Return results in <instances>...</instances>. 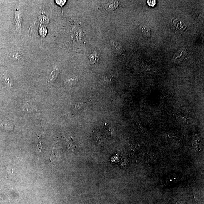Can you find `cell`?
<instances>
[{
  "mask_svg": "<svg viewBox=\"0 0 204 204\" xmlns=\"http://www.w3.org/2000/svg\"><path fill=\"white\" fill-rule=\"evenodd\" d=\"M78 79L76 76H71L68 77L65 80V83L66 85L72 86L75 85L78 81Z\"/></svg>",
  "mask_w": 204,
  "mask_h": 204,
  "instance_id": "9",
  "label": "cell"
},
{
  "mask_svg": "<svg viewBox=\"0 0 204 204\" xmlns=\"http://www.w3.org/2000/svg\"><path fill=\"white\" fill-rule=\"evenodd\" d=\"M173 28L176 34L180 35L184 32L185 30L187 28V26L185 25L182 21L179 19H175L172 22Z\"/></svg>",
  "mask_w": 204,
  "mask_h": 204,
  "instance_id": "3",
  "label": "cell"
},
{
  "mask_svg": "<svg viewBox=\"0 0 204 204\" xmlns=\"http://www.w3.org/2000/svg\"><path fill=\"white\" fill-rule=\"evenodd\" d=\"M22 111L27 113H32L38 111L36 107L29 104H26L22 107Z\"/></svg>",
  "mask_w": 204,
  "mask_h": 204,
  "instance_id": "8",
  "label": "cell"
},
{
  "mask_svg": "<svg viewBox=\"0 0 204 204\" xmlns=\"http://www.w3.org/2000/svg\"><path fill=\"white\" fill-rule=\"evenodd\" d=\"M183 204L182 203H181V204Z\"/></svg>",
  "mask_w": 204,
  "mask_h": 204,
  "instance_id": "22",
  "label": "cell"
},
{
  "mask_svg": "<svg viewBox=\"0 0 204 204\" xmlns=\"http://www.w3.org/2000/svg\"><path fill=\"white\" fill-rule=\"evenodd\" d=\"M95 136L96 140H97V143H98V144H100L101 143V138L100 137H99V136H98V134H96V133H95Z\"/></svg>",
  "mask_w": 204,
  "mask_h": 204,
  "instance_id": "20",
  "label": "cell"
},
{
  "mask_svg": "<svg viewBox=\"0 0 204 204\" xmlns=\"http://www.w3.org/2000/svg\"><path fill=\"white\" fill-rule=\"evenodd\" d=\"M98 60V55L97 54V52L95 51H94V52L92 54L89 56V63L91 64H93L97 62V60Z\"/></svg>",
  "mask_w": 204,
  "mask_h": 204,
  "instance_id": "12",
  "label": "cell"
},
{
  "mask_svg": "<svg viewBox=\"0 0 204 204\" xmlns=\"http://www.w3.org/2000/svg\"><path fill=\"white\" fill-rule=\"evenodd\" d=\"M0 127L7 130H13L14 126L11 123L8 121L0 122Z\"/></svg>",
  "mask_w": 204,
  "mask_h": 204,
  "instance_id": "11",
  "label": "cell"
},
{
  "mask_svg": "<svg viewBox=\"0 0 204 204\" xmlns=\"http://www.w3.org/2000/svg\"><path fill=\"white\" fill-rule=\"evenodd\" d=\"M38 19L41 25H47L49 23V18L44 13H41L38 15Z\"/></svg>",
  "mask_w": 204,
  "mask_h": 204,
  "instance_id": "7",
  "label": "cell"
},
{
  "mask_svg": "<svg viewBox=\"0 0 204 204\" xmlns=\"http://www.w3.org/2000/svg\"><path fill=\"white\" fill-rule=\"evenodd\" d=\"M60 72V68L57 66H54L50 72L47 75V82L49 83H52L56 79Z\"/></svg>",
  "mask_w": 204,
  "mask_h": 204,
  "instance_id": "4",
  "label": "cell"
},
{
  "mask_svg": "<svg viewBox=\"0 0 204 204\" xmlns=\"http://www.w3.org/2000/svg\"><path fill=\"white\" fill-rule=\"evenodd\" d=\"M7 55L10 60L16 62L22 61L24 57V53L23 52L15 50L9 51L7 53Z\"/></svg>",
  "mask_w": 204,
  "mask_h": 204,
  "instance_id": "2",
  "label": "cell"
},
{
  "mask_svg": "<svg viewBox=\"0 0 204 204\" xmlns=\"http://www.w3.org/2000/svg\"><path fill=\"white\" fill-rule=\"evenodd\" d=\"M118 2L117 1H109L105 5V9L108 11H111L115 10L118 6Z\"/></svg>",
  "mask_w": 204,
  "mask_h": 204,
  "instance_id": "6",
  "label": "cell"
},
{
  "mask_svg": "<svg viewBox=\"0 0 204 204\" xmlns=\"http://www.w3.org/2000/svg\"><path fill=\"white\" fill-rule=\"evenodd\" d=\"M15 25L16 32L19 34H22L21 26L23 19V13L21 9H17L15 12Z\"/></svg>",
  "mask_w": 204,
  "mask_h": 204,
  "instance_id": "1",
  "label": "cell"
},
{
  "mask_svg": "<svg viewBox=\"0 0 204 204\" xmlns=\"http://www.w3.org/2000/svg\"><path fill=\"white\" fill-rule=\"evenodd\" d=\"M148 2L149 3V5L152 7H154L156 3L155 1H148Z\"/></svg>",
  "mask_w": 204,
  "mask_h": 204,
  "instance_id": "21",
  "label": "cell"
},
{
  "mask_svg": "<svg viewBox=\"0 0 204 204\" xmlns=\"http://www.w3.org/2000/svg\"><path fill=\"white\" fill-rule=\"evenodd\" d=\"M39 34L42 37H45L47 34V28L43 25H40L39 28Z\"/></svg>",
  "mask_w": 204,
  "mask_h": 204,
  "instance_id": "14",
  "label": "cell"
},
{
  "mask_svg": "<svg viewBox=\"0 0 204 204\" xmlns=\"http://www.w3.org/2000/svg\"><path fill=\"white\" fill-rule=\"evenodd\" d=\"M57 156L58 153L53 149L52 153L50 155V159L51 163H52V162H54L56 160Z\"/></svg>",
  "mask_w": 204,
  "mask_h": 204,
  "instance_id": "16",
  "label": "cell"
},
{
  "mask_svg": "<svg viewBox=\"0 0 204 204\" xmlns=\"http://www.w3.org/2000/svg\"><path fill=\"white\" fill-rule=\"evenodd\" d=\"M139 28L140 30L143 35L147 37H149L150 36V30L148 26L140 25Z\"/></svg>",
  "mask_w": 204,
  "mask_h": 204,
  "instance_id": "10",
  "label": "cell"
},
{
  "mask_svg": "<svg viewBox=\"0 0 204 204\" xmlns=\"http://www.w3.org/2000/svg\"><path fill=\"white\" fill-rule=\"evenodd\" d=\"M77 146H76L75 142H74V140H73L70 138L68 142V149L73 150Z\"/></svg>",
  "mask_w": 204,
  "mask_h": 204,
  "instance_id": "15",
  "label": "cell"
},
{
  "mask_svg": "<svg viewBox=\"0 0 204 204\" xmlns=\"http://www.w3.org/2000/svg\"><path fill=\"white\" fill-rule=\"evenodd\" d=\"M55 1L56 3L57 4L61 7L62 11V15L63 16V6L64 5L65 3H66V1H66V0H65V1H60V0L58 1V0H56V1Z\"/></svg>",
  "mask_w": 204,
  "mask_h": 204,
  "instance_id": "18",
  "label": "cell"
},
{
  "mask_svg": "<svg viewBox=\"0 0 204 204\" xmlns=\"http://www.w3.org/2000/svg\"><path fill=\"white\" fill-rule=\"evenodd\" d=\"M111 45L112 47V48L115 51H119L121 50V47L120 46L119 44L117 41H111Z\"/></svg>",
  "mask_w": 204,
  "mask_h": 204,
  "instance_id": "17",
  "label": "cell"
},
{
  "mask_svg": "<svg viewBox=\"0 0 204 204\" xmlns=\"http://www.w3.org/2000/svg\"><path fill=\"white\" fill-rule=\"evenodd\" d=\"M85 104V102H83L82 103H78L74 104L72 107V111L74 113L78 112V111H80L82 108L83 107Z\"/></svg>",
  "mask_w": 204,
  "mask_h": 204,
  "instance_id": "13",
  "label": "cell"
},
{
  "mask_svg": "<svg viewBox=\"0 0 204 204\" xmlns=\"http://www.w3.org/2000/svg\"><path fill=\"white\" fill-rule=\"evenodd\" d=\"M104 128L111 134H112V130H111V127H110L109 125L108 124H107V123H105Z\"/></svg>",
  "mask_w": 204,
  "mask_h": 204,
  "instance_id": "19",
  "label": "cell"
},
{
  "mask_svg": "<svg viewBox=\"0 0 204 204\" xmlns=\"http://www.w3.org/2000/svg\"><path fill=\"white\" fill-rule=\"evenodd\" d=\"M2 80L5 85L8 87L11 88L14 85V81L13 78L8 74H3Z\"/></svg>",
  "mask_w": 204,
  "mask_h": 204,
  "instance_id": "5",
  "label": "cell"
}]
</instances>
